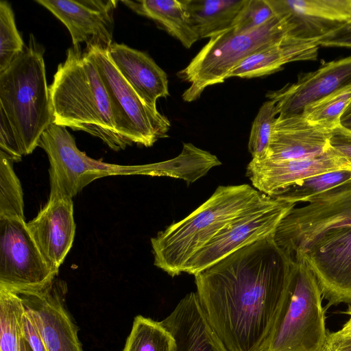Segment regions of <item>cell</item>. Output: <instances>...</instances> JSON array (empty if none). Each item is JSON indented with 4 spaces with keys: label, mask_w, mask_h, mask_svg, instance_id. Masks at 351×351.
Returning a JSON list of instances; mask_svg holds the SVG:
<instances>
[{
    "label": "cell",
    "mask_w": 351,
    "mask_h": 351,
    "mask_svg": "<svg viewBox=\"0 0 351 351\" xmlns=\"http://www.w3.org/2000/svg\"><path fill=\"white\" fill-rule=\"evenodd\" d=\"M273 235L195 275L202 311L228 351H268L293 263Z\"/></svg>",
    "instance_id": "cell-1"
},
{
    "label": "cell",
    "mask_w": 351,
    "mask_h": 351,
    "mask_svg": "<svg viewBox=\"0 0 351 351\" xmlns=\"http://www.w3.org/2000/svg\"><path fill=\"white\" fill-rule=\"evenodd\" d=\"M49 89L53 123L99 138L114 151L132 145L117 131L101 77L80 46L67 50Z\"/></svg>",
    "instance_id": "cell-2"
},
{
    "label": "cell",
    "mask_w": 351,
    "mask_h": 351,
    "mask_svg": "<svg viewBox=\"0 0 351 351\" xmlns=\"http://www.w3.org/2000/svg\"><path fill=\"white\" fill-rule=\"evenodd\" d=\"M265 194L248 184L219 186L197 209L151 239L154 265L172 277L228 223Z\"/></svg>",
    "instance_id": "cell-3"
},
{
    "label": "cell",
    "mask_w": 351,
    "mask_h": 351,
    "mask_svg": "<svg viewBox=\"0 0 351 351\" xmlns=\"http://www.w3.org/2000/svg\"><path fill=\"white\" fill-rule=\"evenodd\" d=\"M44 51L31 34L23 51L0 72V110L10 121L23 155L33 152L53 123Z\"/></svg>",
    "instance_id": "cell-4"
},
{
    "label": "cell",
    "mask_w": 351,
    "mask_h": 351,
    "mask_svg": "<svg viewBox=\"0 0 351 351\" xmlns=\"http://www.w3.org/2000/svg\"><path fill=\"white\" fill-rule=\"evenodd\" d=\"M289 35L284 18L276 15L261 27L244 33L230 28L210 38L190 63L178 73L189 86L182 97L186 102L197 99L208 86L223 83L232 71L252 54Z\"/></svg>",
    "instance_id": "cell-5"
},
{
    "label": "cell",
    "mask_w": 351,
    "mask_h": 351,
    "mask_svg": "<svg viewBox=\"0 0 351 351\" xmlns=\"http://www.w3.org/2000/svg\"><path fill=\"white\" fill-rule=\"evenodd\" d=\"M322 293L302 260H293L268 351H321L327 337Z\"/></svg>",
    "instance_id": "cell-6"
},
{
    "label": "cell",
    "mask_w": 351,
    "mask_h": 351,
    "mask_svg": "<svg viewBox=\"0 0 351 351\" xmlns=\"http://www.w3.org/2000/svg\"><path fill=\"white\" fill-rule=\"evenodd\" d=\"M49 164V197L72 198L93 180L123 175L158 176V164L120 165L93 159L80 151L66 128L52 123L43 133L38 145Z\"/></svg>",
    "instance_id": "cell-7"
},
{
    "label": "cell",
    "mask_w": 351,
    "mask_h": 351,
    "mask_svg": "<svg viewBox=\"0 0 351 351\" xmlns=\"http://www.w3.org/2000/svg\"><path fill=\"white\" fill-rule=\"evenodd\" d=\"M84 51L101 77L119 133L132 144L145 147L167 137L171 127L169 119L138 95L113 64L108 49L95 45L86 47Z\"/></svg>",
    "instance_id": "cell-8"
},
{
    "label": "cell",
    "mask_w": 351,
    "mask_h": 351,
    "mask_svg": "<svg viewBox=\"0 0 351 351\" xmlns=\"http://www.w3.org/2000/svg\"><path fill=\"white\" fill-rule=\"evenodd\" d=\"M293 208L280 221L273 238L291 258L322 234L351 228V180Z\"/></svg>",
    "instance_id": "cell-9"
},
{
    "label": "cell",
    "mask_w": 351,
    "mask_h": 351,
    "mask_svg": "<svg viewBox=\"0 0 351 351\" xmlns=\"http://www.w3.org/2000/svg\"><path fill=\"white\" fill-rule=\"evenodd\" d=\"M25 219L0 218V289L15 293L40 290L57 278Z\"/></svg>",
    "instance_id": "cell-10"
},
{
    "label": "cell",
    "mask_w": 351,
    "mask_h": 351,
    "mask_svg": "<svg viewBox=\"0 0 351 351\" xmlns=\"http://www.w3.org/2000/svg\"><path fill=\"white\" fill-rule=\"evenodd\" d=\"M295 206L296 204L264 195L195 254L184 272L195 276L238 250L273 235L282 219Z\"/></svg>",
    "instance_id": "cell-11"
},
{
    "label": "cell",
    "mask_w": 351,
    "mask_h": 351,
    "mask_svg": "<svg viewBox=\"0 0 351 351\" xmlns=\"http://www.w3.org/2000/svg\"><path fill=\"white\" fill-rule=\"evenodd\" d=\"M297 259L311 269L328 305L351 304V228L322 234L295 253Z\"/></svg>",
    "instance_id": "cell-12"
},
{
    "label": "cell",
    "mask_w": 351,
    "mask_h": 351,
    "mask_svg": "<svg viewBox=\"0 0 351 351\" xmlns=\"http://www.w3.org/2000/svg\"><path fill=\"white\" fill-rule=\"evenodd\" d=\"M66 293V284L58 278L40 290L19 293L47 351H84L77 327L65 306Z\"/></svg>",
    "instance_id": "cell-13"
},
{
    "label": "cell",
    "mask_w": 351,
    "mask_h": 351,
    "mask_svg": "<svg viewBox=\"0 0 351 351\" xmlns=\"http://www.w3.org/2000/svg\"><path fill=\"white\" fill-rule=\"evenodd\" d=\"M68 29L73 46H99L108 49L112 43L114 0H36Z\"/></svg>",
    "instance_id": "cell-14"
},
{
    "label": "cell",
    "mask_w": 351,
    "mask_h": 351,
    "mask_svg": "<svg viewBox=\"0 0 351 351\" xmlns=\"http://www.w3.org/2000/svg\"><path fill=\"white\" fill-rule=\"evenodd\" d=\"M350 85L351 56L302 73L295 83L268 92L266 96L275 101L278 117H285L302 114L306 106Z\"/></svg>",
    "instance_id": "cell-15"
},
{
    "label": "cell",
    "mask_w": 351,
    "mask_h": 351,
    "mask_svg": "<svg viewBox=\"0 0 351 351\" xmlns=\"http://www.w3.org/2000/svg\"><path fill=\"white\" fill-rule=\"evenodd\" d=\"M289 35L317 40L351 21V0H268Z\"/></svg>",
    "instance_id": "cell-16"
},
{
    "label": "cell",
    "mask_w": 351,
    "mask_h": 351,
    "mask_svg": "<svg viewBox=\"0 0 351 351\" xmlns=\"http://www.w3.org/2000/svg\"><path fill=\"white\" fill-rule=\"evenodd\" d=\"M342 169H351V163L330 147L321 155L302 159L279 162L252 159L246 168V176L254 189L271 197L300 180Z\"/></svg>",
    "instance_id": "cell-17"
},
{
    "label": "cell",
    "mask_w": 351,
    "mask_h": 351,
    "mask_svg": "<svg viewBox=\"0 0 351 351\" xmlns=\"http://www.w3.org/2000/svg\"><path fill=\"white\" fill-rule=\"evenodd\" d=\"M27 226L44 258L59 271L75 234L72 198L49 197L36 217L27 223Z\"/></svg>",
    "instance_id": "cell-18"
},
{
    "label": "cell",
    "mask_w": 351,
    "mask_h": 351,
    "mask_svg": "<svg viewBox=\"0 0 351 351\" xmlns=\"http://www.w3.org/2000/svg\"><path fill=\"white\" fill-rule=\"evenodd\" d=\"M332 130L311 123L302 114L277 117L262 160L279 162L321 155L330 147Z\"/></svg>",
    "instance_id": "cell-19"
},
{
    "label": "cell",
    "mask_w": 351,
    "mask_h": 351,
    "mask_svg": "<svg viewBox=\"0 0 351 351\" xmlns=\"http://www.w3.org/2000/svg\"><path fill=\"white\" fill-rule=\"evenodd\" d=\"M108 55L123 78L152 108L156 101L169 95L167 73L145 52L124 44L112 43Z\"/></svg>",
    "instance_id": "cell-20"
},
{
    "label": "cell",
    "mask_w": 351,
    "mask_h": 351,
    "mask_svg": "<svg viewBox=\"0 0 351 351\" xmlns=\"http://www.w3.org/2000/svg\"><path fill=\"white\" fill-rule=\"evenodd\" d=\"M160 322L174 337L176 351H228L209 325L196 293L184 296Z\"/></svg>",
    "instance_id": "cell-21"
},
{
    "label": "cell",
    "mask_w": 351,
    "mask_h": 351,
    "mask_svg": "<svg viewBox=\"0 0 351 351\" xmlns=\"http://www.w3.org/2000/svg\"><path fill=\"white\" fill-rule=\"evenodd\" d=\"M319 47L317 40H303L287 35L245 58L232 71L229 77H262L280 70L289 62L315 60Z\"/></svg>",
    "instance_id": "cell-22"
},
{
    "label": "cell",
    "mask_w": 351,
    "mask_h": 351,
    "mask_svg": "<svg viewBox=\"0 0 351 351\" xmlns=\"http://www.w3.org/2000/svg\"><path fill=\"white\" fill-rule=\"evenodd\" d=\"M137 14L152 19L186 49L199 40L193 31L186 0L122 1Z\"/></svg>",
    "instance_id": "cell-23"
},
{
    "label": "cell",
    "mask_w": 351,
    "mask_h": 351,
    "mask_svg": "<svg viewBox=\"0 0 351 351\" xmlns=\"http://www.w3.org/2000/svg\"><path fill=\"white\" fill-rule=\"evenodd\" d=\"M246 0H186L191 27L199 40L232 27Z\"/></svg>",
    "instance_id": "cell-24"
},
{
    "label": "cell",
    "mask_w": 351,
    "mask_h": 351,
    "mask_svg": "<svg viewBox=\"0 0 351 351\" xmlns=\"http://www.w3.org/2000/svg\"><path fill=\"white\" fill-rule=\"evenodd\" d=\"M123 351H176V343L160 322L137 315Z\"/></svg>",
    "instance_id": "cell-25"
},
{
    "label": "cell",
    "mask_w": 351,
    "mask_h": 351,
    "mask_svg": "<svg viewBox=\"0 0 351 351\" xmlns=\"http://www.w3.org/2000/svg\"><path fill=\"white\" fill-rule=\"evenodd\" d=\"M24 311L19 294L0 289V351H21Z\"/></svg>",
    "instance_id": "cell-26"
},
{
    "label": "cell",
    "mask_w": 351,
    "mask_h": 351,
    "mask_svg": "<svg viewBox=\"0 0 351 351\" xmlns=\"http://www.w3.org/2000/svg\"><path fill=\"white\" fill-rule=\"evenodd\" d=\"M351 180V169L318 174L300 180L276 192L271 198L294 204L306 202L314 196Z\"/></svg>",
    "instance_id": "cell-27"
},
{
    "label": "cell",
    "mask_w": 351,
    "mask_h": 351,
    "mask_svg": "<svg viewBox=\"0 0 351 351\" xmlns=\"http://www.w3.org/2000/svg\"><path fill=\"white\" fill-rule=\"evenodd\" d=\"M350 104L351 85L306 106L302 114L313 124L334 130Z\"/></svg>",
    "instance_id": "cell-28"
},
{
    "label": "cell",
    "mask_w": 351,
    "mask_h": 351,
    "mask_svg": "<svg viewBox=\"0 0 351 351\" xmlns=\"http://www.w3.org/2000/svg\"><path fill=\"white\" fill-rule=\"evenodd\" d=\"M13 162L0 150V218L25 219L22 187L14 173Z\"/></svg>",
    "instance_id": "cell-29"
},
{
    "label": "cell",
    "mask_w": 351,
    "mask_h": 351,
    "mask_svg": "<svg viewBox=\"0 0 351 351\" xmlns=\"http://www.w3.org/2000/svg\"><path fill=\"white\" fill-rule=\"evenodd\" d=\"M25 45L17 30L14 14L10 3L0 1V72L5 70L20 54Z\"/></svg>",
    "instance_id": "cell-30"
},
{
    "label": "cell",
    "mask_w": 351,
    "mask_h": 351,
    "mask_svg": "<svg viewBox=\"0 0 351 351\" xmlns=\"http://www.w3.org/2000/svg\"><path fill=\"white\" fill-rule=\"evenodd\" d=\"M275 101L268 100L260 108L252 125L248 150L252 159L265 158L274 122L278 117Z\"/></svg>",
    "instance_id": "cell-31"
},
{
    "label": "cell",
    "mask_w": 351,
    "mask_h": 351,
    "mask_svg": "<svg viewBox=\"0 0 351 351\" xmlns=\"http://www.w3.org/2000/svg\"><path fill=\"white\" fill-rule=\"evenodd\" d=\"M275 16L276 14L268 0H246L232 28L237 33L250 32Z\"/></svg>",
    "instance_id": "cell-32"
},
{
    "label": "cell",
    "mask_w": 351,
    "mask_h": 351,
    "mask_svg": "<svg viewBox=\"0 0 351 351\" xmlns=\"http://www.w3.org/2000/svg\"><path fill=\"white\" fill-rule=\"evenodd\" d=\"M0 150L14 162L21 160L24 156L17 136L6 115L0 110Z\"/></svg>",
    "instance_id": "cell-33"
},
{
    "label": "cell",
    "mask_w": 351,
    "mask_h": 351,
    "mask_svg": "<svg viewBox=\"0 0 351 351\" xmlns=\"http://www.w3.org/2000/svg\"><path fill=\"white\" fill-rule=\"evenodd\" d=\"M23 337L33 351H47L35 321L25 306L23 316Z\"/></svg>",
    "instance_id": "cell-34"
},
{
    "label": "cell",
    "mask_w": 351,
    "mask_h": 351,
    "mask_svg": "<svg viewBox=\"0 0 351 351\" xmlns=\"http://www.w3.org/2000/svg\"><path fill=\"white\" fill-rule=\"evenodd\" d=\"M317 42L319 46L351 48V21Z\"/></svg>",
    "instance_id": "cell-35"
},
{
    "label": "cell",
    "mask_w": 351,
    "mask_h": 351,
    "mask_svg": "<svg viewBox=\"0 0 351 351\" xmlns=\"http://www.w3.org/2000/svg\"><path fill=\"white\" fill-rule=\"evenodd\" d=\"M330 145L351 163V131L340 125L332 130Z\"/></svg>",
    "instance_id": "cell-36"
},
{
    "label": "cell",
    "mask_w": 351,
    "mask_h": 351,
    "mask_svg": "<svg viewBox=\"0 0 351 351\" xmlns=\"http://www.w3.org/2000/svg\"><path fill=\"white\" fill-rule=\"evenodd\" d=\"M321 351H351V333L342 334L337 331L327 334Z\"/></svg>",
    "instance_id": "cell-37"
},
{
    "label": "cell",
    "mask_w": 351,
    "mask_h": 351,
    "mask_svg": "<svg viewBox=\"0 0 351 351\" xmlns=\"http://www.w3.org/2000/svg\"><path fill=\"white\" fill-rule=\"evenodd\" d=\"M340 125L351 131V104L346 110L340 119Z\"/></svg>",
    "instance_id": "cell-38"
},
{
    "label": "cell",
    "mask_w": 351,
    "mask_h": 351,
    "mask_svg": "<svg viewBox=\"0 0 351 351\" xmlns=\"http://www.w3.org/2000/svg\"><path fill=\"white\" fill-rule=\"evenodd\" d=\"M348 314L351 315V311H348L346 312ZM339 332L342 334H349L351 333V317L350 319L345 324L343 327L338 330Z\"/></svg>",
    "instance_id": "cell-39"
},
{
    "label": "cell",
    "mask_w": 351,
    "mask_h": 351,
    "mask_svg": "<svg viewBox=\"0 0 351 351\" xmlns=\"http://www.w3.org/2000/svg\"><path fill=\"white\" fill-rule=\"evenodd\" d=\"M21 351H33L28 342L23 337L21 345Z\"/></svg>",
    "instance_id": "cell-40"
},
{
    "label": "cell",
    "mask_w": 351,
    "mask_h": 351,
    "mask_svg": "<svg viewBox=\"0 0 351 351\" xmlns=\"http://www.w3.org/2000/svg\"><path fill=\"white\" fill-rule=\"evenodd\" d=\"M348 311H351V308H350Z\"/></svg>",
    "instance_id": "cell-41"
}]
</instances>
